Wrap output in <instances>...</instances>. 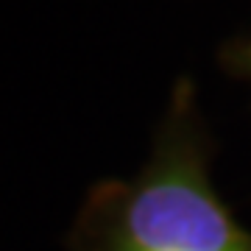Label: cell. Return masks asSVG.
I'll return each mask as SVG.
<instances>
[{"instance_id":"obj_1","label":"cell","mask_w":251,"mask_h":251,"mask_svg":"<svg viewBox=\"0 0 251 251\" xmlns=\"http://www.w3.org/2000/svg\"><path fill=\"white\" fill-rule=\"evenodd\" d=\"M67 251H251V229L212 184V140L187 75L171 90L143 171L87 190Z\"/></svg>"},{"instance_id":"obj_2","label":"cell","mask_w":251,"mask_h":251,"mask_svg":"<svg viewBox=\"0 0 251 251\" xmlns=\"http://www.w3.org/2000/svg\"><path fill=\"white\" fill-rule=\"evenodd\" d=\"M224 64L226 70L234 75H243L246 81H251V39L246 42H234L224 50Z\"/></svg>"}]
</instances>
